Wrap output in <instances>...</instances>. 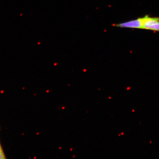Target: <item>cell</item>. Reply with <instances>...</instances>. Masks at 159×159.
<instances>
[{
	"mask_svg": "<svg viewBox=\"0 0 159 159\" xmlns=\"http://www.w3.org/2000/svg\"><path fill=\"white\" fill-rule=\"evenodd\" d=\"M142 17L139 18L125 22L117 24L115 26L120 28H128L142 29Z\"/></svg>",
	"mask_w": 159,
	"mask_h": 159,
	"instance_id": "2",
	"label": "cell"
},
{
	"mask_svg": "<svg viewBox=\"0 0 159 159\" xmlns=\"http://www.w3.org/2000/svg\"><path fill=\"white\" fill-rule=\"evenodd\" d=\"M5 158V154H4L2 149L1 144H0V159Z\"/></svg>",
	"mask_w": 159,
	"mask_h": 159,
	"instance_id": "3",
	"label": "cell"
},
{
	"mask_svg": "<svg viewBox=\"0 0 159 159\" xmlns=\"http://www.w3.org/2000/svg\"><path fill=\"white\" fill-rule=\"evenodd\" d=\"M142 29L159 32V17L146 15L142 17Z\"/></svg>",
	"mask_w": 159,
	"mask_h": 159,
	"instance_id": "1",
	"label": "cell"
}]
</instances>
